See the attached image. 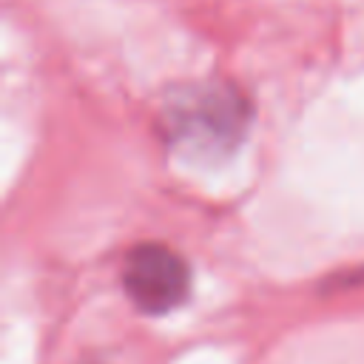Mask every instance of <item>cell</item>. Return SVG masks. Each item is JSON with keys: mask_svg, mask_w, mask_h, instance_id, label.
I'll return each instance as SVG.
<instances>
[{"mask_svg": "<svg viewBox=\"0 0 364 364\" xmlns=\"http://www.w3.org/2000/svg\"><path fill=\"white\" fill-rule=\"evenodd\" d=\"M247 100L228 82H193L176 88L162 108L168 142L188 159H222L245 136Z\"/></svg>", "mask_w": 364, "mask_h": 364, "instance_id": "obj_1", "label": "cell"}, {"mask_svg": "<svg viewBox=\"0 0 364 364\" xmlns=\"http://www.w3.org/2000/svg\"><path fill=\"white\" fill-rule=\"evenodd\" d=\"M191 264L162 242H139L122 259V287L145 316H165L191 296Z\"/></svg>", "mask_w": 364, "mask_h": 364, "instance_id": "obj_2", "label": "cell"}]
</instances>
